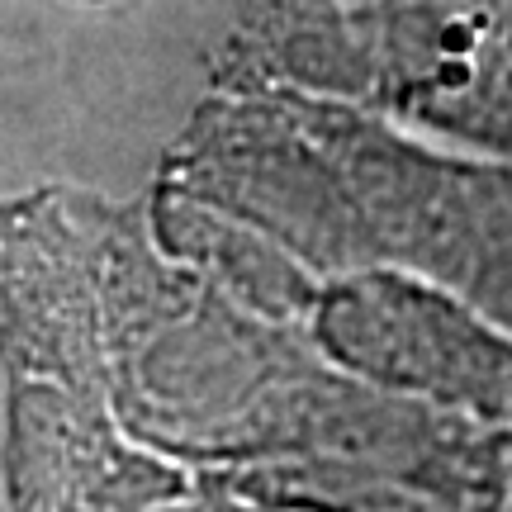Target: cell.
<instances>
[{
    "label": "cell",
    "mask_w": 512,
    "mask_h": 512,
    "mask_svg": "<svg viewBox=\"0 0 512 512\" xmlns=\"http://www.w3.org/2000/svg\"><path fill=\"white\" fill-rule=\"evenodd\" d=\"M332 337L451 422L512 437V332L470 299L418 280H375L337 299Z\"/></svg>",
    "instance_id": "6da1fadb"
}]
</instances>
